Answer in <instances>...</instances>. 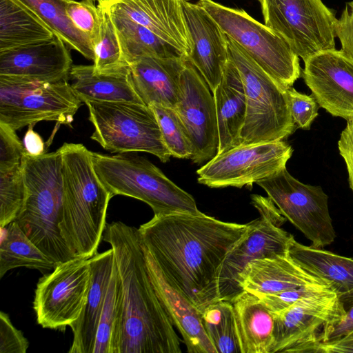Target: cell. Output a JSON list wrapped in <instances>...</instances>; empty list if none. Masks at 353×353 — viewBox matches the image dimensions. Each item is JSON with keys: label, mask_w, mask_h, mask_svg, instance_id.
<instances>
[{"label": "cell", "mask_w": 353, "mask_h": 353, "mask_svg": "<svg viewBox=\"0 0 353 353\" xmlns=\"http://www.w3.org/2000/svg\"><path fill=\"white\" fill-rule=\"evenodd\" d=\"M33 125H29L23 143L26 153L32 156H40L46 153L45 143L41 136L33 130Z\"/></svg>", "instance_id": "cell-46"}, {"label": "cell", "mask_w": 353, "mask_h": 353, "mask_svg": "<svg viewBox=\"0 0 353 353\" xmlns=\"http://www.w3.org/2000/svg\"><path fill=\"white\" fill-rule=\"evenodd\" d=\"M292 152L283 141L239 145L201 166L197 181L212 188L252 186L285 168Z\"/></svg>", "instance_id": "cell-15"}, {"label": "cell", "mask_w": 353, "mask_h": 353, "mask_svg": "<svg viewBox=\"0 0 353 353\" xmlns=\"http://www.w3.org/2000/svg\"><path fill=\"white\" fill-rule=\"evenodd\" d=\"M238 283L242 291L259 298L304 286H329L306 272L288 254L250 261L239 274Z\"/></svg>", "instance_id": "cell-22"}, {"label": "cell", "mask_w": 353, "mask_h": 353, "mask_svg": "<svg viewBox=\"0 0 353 353\" xmlns=\"http://www.w3.org/2000/svg\"><path fill=\"white\" fill-rule=\"evenodd\" d=\"M89 1H97L98 2V4H105L107 2H108V0H89Z\"/></svg>", "instance_id": "cell-48"}, {"label": "cell", "mask_w": 353, "mask_h": 353, "mask_svg": "<svg viewBox=\"0 0 353 353\" xmlns=\"http://www.w3.org/2000/svg\"><path fill=\"white\" fill-rule=\"evenodd\" d=\"M248 223L196 213L154 215L139 228L141 240L165 276L202 312L220 300L219 274Z\"/></svg>", "instance_id": "cell-1"}, {"label": "cell", "mask_w": 353, "mask_h": 353, "mask_svg": "<svg viewBox=\"0 0 353 353\" xmlns=\"http://www.w3.org/2000/svg\"><path fill=\"white\" fill-rule=\"evenodd\" d=\"M54 31L19 0H0V52L48 41Z\"/></svg>", "instance_id": "cell-29"}, {"label": "cell", "mask_w": 353, "mask_h": 353, "mask_svg": "<svg viewBox=\"0 0 353 353\" xmlns=\"http://www.w3.org/2000/svg\"><path fill=\"white\" fill-rule=\"evenodd\" d=\"M304 63L303 78L319 106L333 117L353 119V59L335 48Z\"/></svg>", "instance_id": "cell-17"}, {"label": "cell", "mask_w": 353, "mask_h": 353, "mask_svg": "<svg viewBox=\"0 0 353 353\" xmlns=\"http://www.w3.org/2000/svg\"><path fill=\"white\" fill-rule=\"evenodd\" d=\"M28 339L13 325L6 312H0V353H26Z\"/></svg>", "instance_id": "cell-42"}, {"label": "cell", "mask_w": 353, "mask_h": 353, "mask_svg": "<svg viewBox=\"0 0 353 353\" xmlns=\"http://www.w3.org/2000/svg\"><path fill=\"white\" fill-rule=\"evenodd\" d=\"M256 184L312 246L323 248L334 241L336 234L329 212L328 196L321 186L301 183L286 167Z\"/></svg>", "instance_id": "cell-12"}, {"label": "cell", "mask_w": 353, "mask_h": 353, "mask_svg": "<svg viewBox=\"0 0 353 353\" xmlns=\"http://www.w3.org/2000/svg\"><path fill=\"white\" fill-rule=\"evenodd\" d=\"M334 32L341 42V50L353 59V1L345 3L341 17L334 22Z\"/></svg>", "instance_id": "cell-44"}, {"label": "cell", "mask_w": 353, "mask_h": 353, "mask_svg": "<svg viewBox=\"0 0 353 353\" xmlns=\"http://www.w3.org/2000/svg\"><path fill=\"white\" fill-rule=\"evenodd\" d=\"M88 260L92 272L91 285L81 316L70 326L73 339L69 353H93L99 319L115 263L114 250L111 248Z\"/></svg>", "instance_id": "cell-24"}, {"label": "cell", "mask_w": 353, "mask_h": 353, "mask_svg": "<svg viewBox=\"0 0 353 353\" xmlns=\"http://www.w3.org/2000/svg\"><path fill=\"white\" fill-rule=\"evenodd\" d=\"M81 103L68 81L0 76V122L16 131L41 121L71 126Z\"/></svg>", "instance_id": "cell-9"}, {"label": "cell", "mask_w": 353, "mask_h": 353, "mask_svg": "<svg viewBox=\"0 0 353 353\" xmlns=\"http://www.w3.org/2000/svg\"><path fill=\"white\" fill-rule=\"evenodd\" d=\"M109 13L129 64L141 57H186L148 28L128 19Z\"/></svg>", "instance_id": "cell-33"}, {"label": "cell", "mask_w": 353, "mask_h": 353, "mask_svg": "<svg viewBox=\"0 0 353 353\" xmlns=\"http://www.w3.org/2000/svg\"><path fill=\"white\" fill-rule=\"evenodd\" d=\"M337 295L344 314L330 329L324 343H331L353 331V288Z\"/></svg>", "instance_id": "cell-43"}, {"label": "cell", "mask_w": 353, "mask_h": 353, "mask_svg": "<svg viewBox=\"0 0 353 353\" xmlns=\"http://www.w3.org/2000/svg\"><path fill=\"white\" fill-rule=\"evenodd\" d=\"M338 148L345 161L350 188L353 192V119L347 121L338 141Z\"/></svg>", "instance_id": "cell-45"}, {"label": "cell", "mask_w": 353, "mask_h": 353, "mask_svg": "<svg viewBox=\"0 0 353 353\" xmlns=\"http://www.w3.org/2000/svg\"><path fill=\"white\" fill-rule=\"evenodd\" d=\"M168 150L175 158L191 159L193 151L185 128L174 108L152 105Z\"/></svg>", "instance_id": "cell-37"}, {"label": "cell", "mask_w": 353, "mask_h": 353, "mask_svg": "<svg viewBox=\"0 0 353 353\" xmlns=\"http://www.w3.org/2000/svg\"><path fill=\"white\" fill-rule=\"evenodd\" d=\"M205 332L216 353H241L232 302L220 299L201 313Z\"/></svg>", "instance_id": "cell-34"}, {"label": "cell", "mask_w": 353, "mask_h": 353, "mask_svg": "<svg viewBox=\"0 0 353 353\" xmlns=\"http://www.w3.org/2000/svg\"><path fill=\"white\" fill-rule=\"evenodd\" d=\"M21 168L26 199L14 221L55 263L76 258L67 246L59 229L63 191L60 150L40 156H32L25 152Z\"/></svg>", "instance_id": "cell-4"}, {"label": "cell", "mask_w": 353, "mask_h": 353, "mask_svg": "<svg viewBox=\"0 0 353 353\" xmlns=\"http://www.w3.org/2000/svg\"><path fill=\"white\" fill-rule=\"evenodd\" d=\"M25 153L23 142L16 130L0 122V170H6L21 163Z\"/></svg>", "instance_id": "cell-40"}, {"label": "cell", "mask_w": 353, "mask_h": 353, "mask_svg": "<svg viewBox=\"0 0 353 353\" xmlns=\"http://www.w3.org/2000/svg\"><path fill=\"white\" fill-rule=\"evenodd\" d=\"M145 250L155 289L174 326L182 336L188 352L216 353L204 329L202 312L165 276L145 247Z\"/></svg>", "instance_id": "cell-21"}, {"label": "cell", "mask_w": 353, "mask_h": 353, "mask_svg": "<svg viewBox=\"0 0 353 353\" xmlns=\"http://www.w3.org/2000/svg\"><path fill=\"white\" fill-rule=\"evenodd\" d=\"M213 96L218 123L219 154L239 145L246 116L243 82L230 58Z\"/></svg>", "instance_id": "cell-25"}, {"label": "cell", "mask_w": 353, "mask_h": 353, "mask_svg": "<svg viewBox=\"0 0 353 353\" xmlns=\"http://www.w3.org/2000/svg\"><path fill=\"white\" fill-rule=\"evenodd\" d=\"M318 353H353V331L336 341L321 345Z\"/></svg>", "instance_id": "cell-47"}, {"label": "cell", "mask_w": 353, "mask_h": 353, "mask_svg": "<svg viewBox=\"0 0 353 353\" xmlns=\"http://www.w3.org/2000/svg\"><path fill=\"white\" fill-rule=\"evenodd\" d=\"M92 159L98 178L112 197L123 195L139 199L148 204L154 215L199 212L191 194L143 157L92 152Z\"/></svg>", "instance_id": "cell-5"}, {"label": "cell", "mask_w": 353, "mask_h": 353, "mask_svg": "<svg viewBox=\"0 0 353 353\" xmlns=\"http://www.w3.org/2000/svg\"><path fill=\"white\" fill-rule=\"evenodd\" d=\"M92 281L88 259L76 257L57 263L36 286L33 309L43 328L64 330L81 316Z\"/></svg>", "instance_id": "cell-13"}, {"label": "cell", "mask_w": 353, "mask_h": 353, "mask_svg": "<svg viewBox=\"0 0 353 353\" xmlns=\"http://www.w3.org/2000/svg\"><path fill=\"white\" fill-rule=\"evenodd\" d=\"M94 126L91 139L112 152H147L169 161L157 117L151 107L127 101L84 102Z\"/></svg>", "instance_id": "cell-7"}, {"label": "cell", "mask_w": 353, "mask_h": 353, "mask_svg": "<svg viewBox=\"0 0 353 353\" xmlns=\"http://www.w3.org/2000/svg\"><path fill=\"white\" fill-rule=\"evenodd\" d=\"M227 37V36H226ZM229 58L243 82L246 116L239 145L283 141L297 128L286 90L227 37Z\"/></svg>", "instance_id": "cell-6"}, {"label": "cell", "mask_w": 353, "mask_h": 353, "mask_svg": "<svg viewBox=\"0 0 353 353\" xmlns=\"http://www.w3.org/2000/svg\"><path fill=\"white\" fill-rule=\"evenodd\" d=\"M192 41L187 57L212 92L221 81L229 61L227 37L209 13L198 3L181 0Z\"/></svg>", "instance_id": "cell-18"}, {"label": "cell", "mask_w": 353, "mask_h": 353, "mask_svg": "<svg viewBox=\"0 0 353 353\" xmlns=\"http://www.w3.org/2000/svg\"><path fill=\"white\" fill-rule=\"evenodd\" d=\"M103 20L100 36L94 47V70L97 72L117 71L130 65L128 63L115 26L111 16L103 5Z\"/></svg>", "instance_id": "cell-35"}, {"label": "cell", "mask_w": 353, "mask_h": 353, "mask_svg": "<svg viewBox=\"0 0 353 353\" xmlns=\"http://www.w3.org/2000/svg\"><path fill=\"white\" fill-rule=\"evenodd\" d=\"M241 353H272L274 314L256 295L246 291L231 301Z\"/></svg>", "instance_id": "cell-26"}, {"label": "cell", "mask_w": 353, "mask_h": 353, "mask_svg": "<svg viewBox=\"0 0 353 353\" xmlns=\"http://www.w3.org/2000/svg\"><path fill=\"white\" fill-rule=\"evenodd\" d=\"M197 69L186 58L174 107L192 148L190 159L201 164L217 154L219 132L214 96Z\"/></svg>", "instance_id": "cell-16"}, {"label": "cell", "mask_w": 353, "mask_h": 353, "mask_svg": "<svg viewBox=\"0 0 353 353\" xmlns=\"http://www.w3.org/2000/svg\"><path fill=\"white\" fill-rule=\"evenodd\" d=\"M119 17L138 23L188 57L192 41L181 0H117L101 4Z\"/></svg>", "instance_id": "cell-20"}, {"label": "cell", "mask_w": 353, "mask_h": 353, "mask_svg": "<svg viewBox=\"0 0 353 353\" xmlns=\"http://www.w3.org/2000/svg\"><path fill=\"white\" fill-rule=\"evenodd\" d=\"M66 13L74 26L85 34L90 39L94 48L101 28L102 8L96 6L94 1L69 0L66 5Z\"/></svg>", "instance_id": "cell-38"}, {"label": "cell", "mask_w": 353, "mask_h": 353, "mask_svg": "<svg viewBox=\"0 0 353 353\" xmlns=\"http://www.w3.org/2000/svg\"><path fill=\"white\" fill-rule=\"evenodd\" d=\"M292 120L297 128L310 130L318 116L319 105L312 95L302 94L292 86L286 90Z\"/></svg>", "instance_id": "cell-39"}, {"label": "cell", "mask_w": 353, "mask_h": 353, "mask_svg": "<svg viewBox=\"0 0 353 353\" xmlns=\"http://www.w3.org/2000/svg\"><path fill=\"white\" fill-rule=\"evenodd\" d=\"M225 34L239 46L283 88L301 77L299 57L272 30L243 9H234L212 0H199Z\"/></svg>", "instance_id": "cell-8"}, {"label": "cell", "mask_w": 353, "mask_h": 353, "mask_svg": "<svg viewBox=\"0 0 353 353\" xmlns=\"http://www.w3.org/2000/svg\"><path fill=\"white\" fill-rule=\"evenodd\" d=\"M62 157L63 211L61 234L74 257L97 254L112 197L94 169L92 152L80 143H65Z\"/></svg>", "instance_id": "cell-3"}, {"label": "cell", "mask_w": 353, "mask_h": 353, "mask_svg": "<svg viewBox=\"0 0 353 353\" xmlns=\"http://www.w3.org/2000/svg\"><path fill=\"white\" fill-rule=\"evenodd\" d=\"M114 250L123 290L119 353H180L181 340L152 281L139 228L106 223L103 239Z\"/></svg>", "instance_id": "cell-2"}, {"label": "cell", "mask_w": 353, "mask_h": 353, "mask_svg": "<svg viewBox=\"0 0 353 353\" xmlns=\"http://www.w3.org/2000/svg\"><path fill=\"white\" fill-rule=\"evenodd\" d=\"M41 19L70 48L94 62L95 52L90 38L79 30L66 13L69 0H19Z\"/></svg>", "instance_id": "cell-31"}, {"label": "cell", "mask_w": 353, "mask_h": 353, "mask_svg": "<svg viewBox=\"0 0 353 353\" xmlns=\"http://www.w3.org/2000/svg\"><path fill=\"white\" fill-rule=\"evenodd\" d=\"M114 1H117V0H108V2H107V3Z\"/></svg>", "instance_id": "cell-49"}, {"label": "cell", "mask_w": 353, "mask_h": 353, "mask_svg": "<svg viewBox=\"0 0 353 353\" xmlns=\"http://www.w3.org/2000/svg\"><path fill=\"white\" fill-rule=\"evenodd\" d=\"M343 314L338 295L332 290L301 299L274 314L272 353H318Z\"/></svg>", "instance_id": "cell-14"}, {"label": "cell", "mask_w": 353, "mask_h": 353, "mask_svg": "<svg viewBox=\"0 0 353 353\" xmlns=\"http://www.w3.org/2000/svg\"><path fill=\"white\" fill-rule=\"evenodd\" d=\"M0 277L10 270L19 267L44 272L57 265L26 235L19 224L13 221L1 228Z\"/></svg>", "instance_id": "cell-30"}, {"label": "cell", "mask_w": 353, "mask_h": 353, "mask_svg": "<svg viewBox=\"0 0 353 353\" xmlns=\"http://www.w3.org/2000/svg\"><path fill=\"white\" fill-rule=\"evenodd\" d=\"M123 313V284L115 261L99 319L93 353H119Z\"/></svg>", "instance_id": "cell-32"}, {"label": "cell", "mask_w": 353, "mask_h": 353, "mask_svg": "<svg viewBox=\"0 0 353 353\" xmlns=\"http://www.w3.org/2000/svg\"><path fill=\"white\" fill-rule=\"evenodd\" d=\"M186 58L141 57L130 63L132 85L145 105L174 108Z\"/></svg>", "instance_id": "cell-23"}, {"label": "cell", "mask_w": 353, "mask_h": 353, "mask_svg": "<svg viewBox=\"0 0 353 353\" xmlns=\"http://www.w3.org/2000/svg\"><path fill=\"white\" fill-rule=\"evenodd\" d=\"M251 199L259 216L248 223V229L228 252L219 274L220 299L230 302L243 292L238 278L245 266L255 259L288 254L294 237L281 228L286 219L269 197L252 194Z\"/></svg>", "instance_id": "cell-10"}, {"label": "cell", "mask_w": 353, "mask_h": 353, "mask_svg": "<svg viewBox=\"0 0 353 353\" xmlns=\"http://www.w3.org/2000/svg\"><path fill=\"white\" fill-rule=\"evenodd\" d=\"M57 35L46 41L0 52V76L45 82L68 81L72 59Z\"/></svg>", "instance_id": "cell-19"}, {"label": "cell", "mask_w": 353, "mask_h": 353, "mask_svg": "<svg viewBox=\"0 0 353 353\" xmlns=\"http://www.w3.org/2000/svg\"><path fill=\"white\" fill-rule=\"evenodd\" d=\"M327 290L332 289L327 285H309L259 298L275 314L286 310L302 299L317 294Z\"/></svg>", "instance_id": "cell-41"}, {"label": "cell", "mask_w": 353, "mask_h": 353, "mask_svg": "<svg viewBox=\"0 0 353 353\" xmlns=\"http://www.w3.org/2000/svg\"><path fill=\"white\" fill-rule=\"evenodd\" d=\"M264 24L305 61L314 54L335 49V12L322 0H257Z\"/></svg>", "instance_id": "cell-11"}, {"label": "cell", "mask_w": 353, "mask_h": 353, "mask_svg": "<svg viewBox=\"0 0 353 353\" xmlns=\"http://www.w3.org/2000/svg\"><path fill=\"white\" fill-rule=\"evenodd\" d=\"M26 199V189L21 163L0 170V227L15 221L21 212Z\"/></svg>", "instance_id": "cell-36"}, {"label": "cell", "mask_w": 353, "mask_h": 353, "mask_svg": "<svg viewBox=\"0 0 353 353\" xmlns=\"http://www.w3.org/2000/svg\"><path fill=\"white\" fill-rule=\"evenodd\" d=\"M288 255L306 272L324 281L337 294L353 288V257L303 245L294 237L289 243Z\"/></svg>", "instance_id": "cell-28"}, {"label": "cell", "mask_w": 353, "mask_h": 353, "mask_svg": "<svg viewBox=\"0 0 353 353\" xmlns=\"http://www.w3.org/2000/svg\"><path fill=\"white\" fill-rule=\"evenodd\" d=\"M70 77L74 92L83 103L95 100L143 103L132 85L130 65L117 71L97 72L93 65H75Z\"/></svg>", "instance_id": "cell-27"}]
</instances>
